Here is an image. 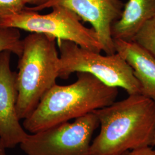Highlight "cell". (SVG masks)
<instances>
[{"label": "cell", "mask_w": 155, "mask_h": 155, "mask_svg": "<svg viewBox=\"0 0 155 155\" xmlns=\"http://www.w3.org/2000/svg\"><path fill=\"white\" fill-rule=\"evenodd\" d=\"M100 132L91 142L89 155H120L152 146L155 134V100L141 94L93 111Z\"/></svg>", "instance_id": "1"}, {"label": "cell", "mask_w": 155, "mask_h": 155, "mask_svg": "<svg viewBox=\"0 0 155 155\" xmlns=\"http://www.w3.org/2000/svg\"><path fill=\"white\" fill-rule=\"evenodd\" d=\"M77 81L68 85L55 84L45 94L23 127L38 133L84 116L116 101L118 88L110 87L86 72H78Z\"/></svg>", "instance_id": "2"}, {"label": "cell", "mask_w": 155, "mask_h": 155, "mask_svg": "<svg viewBox=\"0 0 155 155\" xmlns=\"http://www.w3.org/2000/svg\"><path fill=\"white\" fill-rule=\"evenodd\" d=\"M22 43L16 72V110L20 120L28 118L45 94L56 84L59 71L55 38L31 33L22 39Z\"/></svg>", "instance_id": "3"}, {"label": "cell", "mask_w": 155, "mask_h": 155, "mask_svg": "<svg viewBox=\"0 0 155 155\" xmlns=\"http://www.w3.org/2000/svg\"><path fill=\"white\" fill-rule=\"evenodd\" d=\"M60 55L59 78L68 79L74 72H86L106 85L121 87L129 95L141 94V88L133 70L118 53L103 55L76 43L57 40Z\"/></svg>", "instance_id": "4"}, {"label": "cell", "mask_w": 155, "mask_h": 155, "mask_svg": "<svg viewBox=\"0 0 155 155\" xmlns=\"http://www.w3.org/2000/svg\"><path fill=\"white\" fill-rule=\"evenodd\" d=\"M52 8V11L50 13L41 15L25 7L22 11L0 20V27L45 34L57 40L72 41L95 52L103 51L93 29L84 26L75 13L60 6Z\"/></svg>", "instance_id": "5"}, {"label": "cell", "mask_w": 155, "mask_h": 155, "mask_svg": "<svg viewBox=\"0 0 155 155\" xmlns=\"http://www.w3.org/2000/svg\"><path fill=\"white\" fill-rule=\"evenodd\" d=\"M99 127L94 112L38 133L20 144L27 155H89L92 137Z\"/></svg>", "instance_id": "6"}, {"label": "cell", "mask_w": 155, "mask_h": 155, "mask_svg": "<svg viewBox=\"0 0 155 155\" xmlns=\"http://www.w3.org/2000/svg\"><path fill=\"white\" fill-rule=\"evenodd\" d=\"M124 5L121 0H50L43 5L26 8L36 12L56 6L68 9L91 25L103 51L111 55L116 53L111 27L121 16Z\"/></svg>", "instance_id": "7"}, {"label": "cell", "mask_w": 155, "mask_h": 155, "mask_svg": "<svg viewBox=\"0 0 155 155\" xmlns=\"http://www.w3.org/2000/svg\"><path fill=\"white\" fill-rule=\"evenodd\" d=\"M11 52H0V140L6 148L21 144L29 135L17 116L16 72L11 67Z\"/></svg>", "instance_id": "8"}, {"label": "cell", "mask_w": 155, "mask_h": 155, "mask_svg": "<svg viewBox=\"0 0 155 155\" xmlns=\"http://www.w3.org/2000/svg\"><path fill=\"white\" fill-rule=\"evenodd\" d=\"M116 52L127 61L141 88V94L155 99V59L135 41L114 40Z\"/></svg>", "instance_id": "9"}, {"label": "cell", "mask_w": 155, "mask_h": 155, "mask_svg": "<svg viewBox=\"0 0 155 155\" xmlns=\"http://www.w3.org/2000/svg\"><path fill=\"white\" fill-rule=\"evenodd\" d=\"M155 16V0H129L120 18L111 27L113 40L132 41L140 29Z\"/></svg>", "instance_id": "10"}, {"label": "cell", "mask_w": 155, "mask_h": 155, "mask_svg": "<svg viewBox=\"0 0 155 155\" xmlns=\"http://www.w3.org/2000/svg\"><path fill=\"white\" fill-rule=\"evenodd\" d=\"M22 47L19 29L0 27V52L8 51L20 57L22 53Z\"/></svg>", "instance_id": "11"}, {"label": "cell", "mask_w": 155, "mask_h": 155, "mask_svg": "<svg viewBox=\"0 0 155 155\" xmlns=\"http://www.w3.org/2000/svg\"><path fill=\"white\" fill-rule=\"evenodd\" d=\"M133 41L155 59V16L144 24Z\"/></svg>", "instance_id": "12"}, {"label": "cell", "mask_w": 155, "mask_h": 155, "mask_svg": "<svg viewBox=\"0 0 155 155\" xmlns=\"http://www.w3.org/2000/svg\"><path fill=\"white\" fill-rule=\"evenodd\" d=\"M25 5L22 0H0V20L22 11Z\"/></svg>", "instance_id": "13"}, {"label": "cell", "mask_w": 155, "mask_h": 155, "mask_svg": "<svg viewBox=\"0 0 155 155\" xmlns=\"http://www.w3.org/2000/svg\"><path fill=\"white\" fill-rule=\"evenodd\" d=\"M127 155H155V150L152 149L150 146L130 150Z\"/></svg>", "instance_id": "14"}, {"label": "cell", "mask_w": 155, "mask_h": 155, "mask_svg": "<svg viewBox=\"0 0 155 155\" xmlns=\"http://www.w3.org/2000/svg\"><path fill=\"white\" fill-rule=\"evenodd\" d=\"M25 4L33 5L35 6L43 5L49 2L50 0H22Z\"/></svg>", "instance_id": "15"}, {"label": "cell", "mask_w": 155, "mask_h": 155, "mask_svg": "<svg viewBox=\"0 0 155 155\" xmlns=\"http://www.w3.org/2000/svg\"><path fill=\"white\" fill-rule=\"evenodd\" d=\"M6 148L0 140V155H6L5 151Z\"/></svg>", "instance_id": "16"}, {"label": "cell", "mask_w": 155, "mask_h": 155, "mask_svg": "<svg viewBox=\"0 0 155 155\" xmlns=\"http://www.w3.org/2000/svg\"><path fill=\"white\" fill-rule=\"evenodd\" d=\"M155 136H154V139H153V143H152V146H155Z\"/></svg>", "instance_id": "17"}, {"label": "cell", "mask_w": 155, "mask_h": 155, "mask_svg": "<svg viewBox=\"0 0 155 155\" xmlns=\"http://www.w3.org/2000/svg\"><path fill=\"white\" fill-rule=\"evenodd\" d=\"M128 153H129V152H126V153H123L122 155H128Z\"/></svg>", "instance_id": "18"}]
</instances>
